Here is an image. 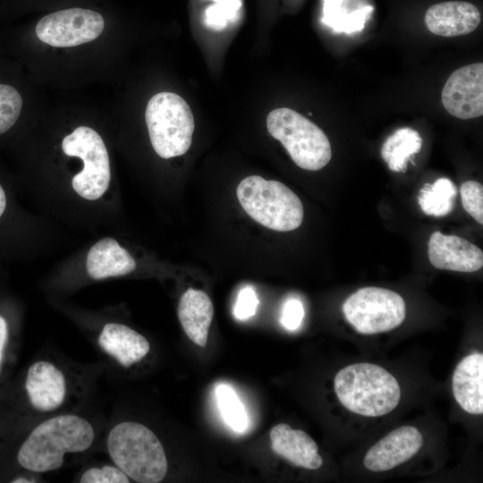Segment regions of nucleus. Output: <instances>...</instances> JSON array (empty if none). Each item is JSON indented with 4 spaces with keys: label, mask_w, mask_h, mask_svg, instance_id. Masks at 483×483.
<instances>
[{
    "label": "nucleus",
    "mask_w": 483,
    "mask_h": 483,
    "mask_svg": "<svg viewBox=\"0 0 483 483\" xmlns=\"http://www.w3.org/2000/svg\"><path fill=\"white\" fill-rule=\"evenodd\" d=\"M95 439L89 421L73 414L52 417L38 424L17 453L21 467L32 472H48L61 468L67 453L88 450Z\"/></svg>",
    "instance_id": "f257e3e1"
},
{
    "label": "nucleus",
    "mask_w": 483,
    "mask_h": 483,
    "mask_svg": "<svg viewBox=\"0 0 483 483\" xmlns=\"http://www.w3.org/2000/svg\"><path fill=\"white\" fill-rule=\"evenodd\" d=\"M107 452L130 479L140 483H158L167 473L164 447L148 427L134 421L114 425L106 439Z\"/></svg>",
    "instance_id": "f03ea898"
},
{
    "label": "nucleus",
    "mask_w": 483,
    "mask_h": 483,
    "mask_svg": "<svg viewBox=\"0 0 483 483\" xmlns=\"http://www.w3.org/2000/svg\"><path fill=\"white\" fill-rule=\"evenodd\" d=\"M335 392L349 411L366 417L391 412L399 403L400 386L384 368L356 363L341 369L335 377Z\"/></svg>",
    "instance_id": "7ed1b4c3"
},
{
    "label": "nucleus",
    "mask_w": 483,
    "mask_h": 483,
    "mask_svg": "<svg viewBox=\"0 0 483 483\" xmlns=\"http://www.w3.org/2000/svg\"><path fill=\"white\" fill-rule=\"evenodd\" d=\"M236 195L244 211L267 228L290 232L303 221L301 199L280 182L250 175L239 183Z\"/></svg>",
    "instance_id": "20e7f679"
},
{
    "label": "nucleus",
    "mask_w": 483,
    "mask_h": 483,
    "mask_svg": "<svg viewBox=\"0 0 483 483\" xmlns=\"http://www.w3.org/2000/svg\"><path fill=\"white\" fill-rule=\"evenodd\" d=\"M267 127L299 167L318 171L329 163L332 149L328 138L298 112L286 107L275 109L267 117Z\"/></svg>",
    "instance_id": "39448f33"
},
{
    "label": "nucleus",
    "mask_w": 483,
    "mask_h": 483,
    "mask_svg": "<svg viewBox=\"0 0 483 483\" xmlns=\"http://www.w3.org/2000/svg\"><path fill=\"white\" fill-rule=\"evenodd\" d=\"M145 120L151 145L162 158L185 154L191 147L194 118L187 102L172 92H160L148 101Z\"/></svg>",
    "instance_id": "423d86ee"
},
{
    "label": "nucleus",
    "mask_w": 483,
    "mask_h": 483,
    "mask_svg": "<svg viewBox=\"0 0 483 483\" xmlns=\"http://www.w3.org/2000/svg\"><path fill=\"white\" fill-rule=\"evenodd\" d=\"M62 149L69 157H80L84 165L72 180L75 192L88 200L102 197L108 189L111 170L109 155L101 136L90 127L79 126L64 138Z\"/></svg>",
    "instance_id": "0eeeda50"
},
{
    "label": "nucleus",
    "mask_w": 483,
    "mask_h": 483,
    "mask_svg": "<svg viewBox=\"0 0 483 483\" xmlns=\"http://www.w3.org/2000/svg\"><path fill=\"white\" fill-rule=\"evenodd\" d=\"M343 312L357 332L373 335L399 326L405 318L406 305L402 297L394 291L368 286L346 299Z\"/></svg>",
    "instance_id": "6e6552de"
},
{
    "label": "nucleus",
    "mask_w": 483,
    "mask_h": 483,
    "mask_svg": "<svg viewBox=\"0 0 483 483\" xmlns=\"http://www.w3.org/2000/svg\"><path fill=\"white\" fill-rule=\"evenodd\" d=\"M103 16L93 10L70 8L49 13L36 25L38 38L52 47H71L96 39L103 31Z\"/></svg>",
    "instance_id": "1a4fd4ad"
},
{
    "label": "nucleus",
    "mask_w": 483,
    "mask_h": 483,
    "mask_svg": "<svg viewBox=\"0 0 483 483\" xmlns=\"http://www.w3.org/2000/svg\"><path fill=\"white\" fill-rule=\"evenodd\" d=\"M445 109L459 119L483 114V64L475 63L455 70L447 79L441 94Z\"/></svg>",
    "instance_id": "9d476101"
},
{
    "label": "nucleus",
    "mask_w": 483,
    "mask_h": 483,
    "mask_svg": "<svg viewBox=\"0 0 483 483\" xmlns=\"http://www.w3.org/2000/svg\"><path fill=\"white\" fill-rule=\"evenodd\" d=\"M422 445L423 436L416 428H398L368 451L364 457V465L374 472L392 470L413 457Z\"/></svg>",
    "instance_id": "9b49d317"
},
{
    "label": "nucleus",
    "mask_w": 483,
    "mask_h": 483,
    "mask_svg": "<svg viewBox=\"0 0 483 483\" xmlns=\"http://www.w3.org/2000/svg\"><path fill=\"white\" fill-rule=\"evenodd\" d=\"M428 253L431 265L438 269L470 273L483 267L482 250L457 235L434 232Z\"/></svg>",
    "instance_id": "f8f14e48"
},
{
    "label": "nucleus",
    "mask_w": 483,
    "mask_h": 483,
    "mask_svg": "<svg viewBox=\"0 0 483 483\" xmlns=\"http://www.w3.org/2000/svg\"><path fill=\"white\" fill-rule=\"evenodd\" d=\"M25 389L30 404L39 411L48 412L63 404L66 396V381L55 364L38 360L27 371Z\"/></svg>",
    "instance_id": "ddd939ff"
},
{
    "label": "nucleus",
    "mask_w": 483,
    "mask_h": 483,
    "mask_svg": "<svg viewBox=\"0 0 483 483\" xmlns=\"http://www.w3.org/2000/svg\"><path fill=\"white\" fill-rule=\"evenodd\" d=\"M481 14L469 2L447 1L430 6L424 16L428 30L442 37H457L474 31L479 25Z\"/></svg>",
    "instance_id": "4468645a"
},
{
    "label": "nucleus",
    "mask_w": 483,
    "mask_h": 483,
    "mask_svg": "<svg viewBox=\"0 0 483 483\" xmlns=\"http://www.w3.org/2000/svg\"><path fill=\"white\" fill-rule=\"evenodd\" d=\"M270 440L272 450L295 466L317 470L323 464L316 442L303 430L280 423L271 429Z\"/></svg>",
    "instance_id": "2eb2a0df"
},
{
    "label": "nucleus",
    "mask_w": 483,
    "mask_h": 483,
    "mask_svg": "<svg viewBox=\"0 0 483 483\" xmlns=\"http://www.w3.org/2000/svg\"><path fill=\"white\" fill-rule=\"evenodd\" d=\"M452 387L458 404L468 413H483V354L471 353L456 366Z\"/></svg>",
    "instance_id": "dca6fc26"
},
{
    "label": "nucleus",
    "mask_w": 483,
    "mask_h": 483,
    "mask_svg": "<svg viewBox=\"0 0 483 483\" xmlns=\"http://www.w3.org/2000/svg\"><path fill=\"white\" fill-rule=\"evenodd\" d=\"M97 342L106 353L125 368L140 361L150 349L149 343L142 335L118 323L106 324Z\"/></svg>",
    "instance_id": "f3484780"
},
{
    "label": "nucleus",
    "mask_w": 483,
    "mask_h": 483,
    "mask_svg": "<svg viewBox=\"0 0 483 483\" xmlns=\"http://www.w3.org/2000/svg\"><path fill=\"white\" fill-rule=\"evenodd\" d=\"M214 316V308L208 295L189 288L178 304V318L187 336L197 345L205 347Z\"/></svg>",
    "instance_id": "a211bd4d"
},
{
    "label": "nucleus",
    "mask_w": 483,
    "mask_h": 483,
    "mask_svg": "<svg viewBox=\"0 0 483 483\" xmlns=\"http://www.w3.org/2000/svg\"><path fill=\"white\" fill-rule=\"evenodd\" d=\"M136 262L131 255L112 238H104L89 250L86 268L89 276L100 280L132 272Z\"/></svg>",
    "instance_id": "6ab92c4d"
},
{
    "label": "nucleus",
    "mask_w": 483,
    "mask_h": 483,
    "mask_svg": "<svg viewBox=\"0 0 483 483\" xmlns=\"http://www.w3.org/2000/svg\"><path fill=\"white\" fill-rule=\"evenodd\" d=\"M422 146L419 132L410 127L400 128L391 134L381 148V157L394 172H405L409 159Z\"/></svg>",
    "instance_id": "aec40b11"
},
{
    "label": "nucleus",
    "mask_w": 483,
    "mask_h": 483,
    "mask_svg": "<svg viewBox=\"0 0 483 483\" xmlns=\"http://www.w3.org/2000/svg\"><path fill=\"white\" fill-rule=\"evenodd\" d=\"M457 190L448 178H439L434 183H426L420 189L418 202L428 216H444L454 207Z\"/></svg>",
    "instance_id": "412c9836"
},
{
    "label": "nucleus",
    "mask_w": 483,
    "mask_h": 483,
    "mask_svg": "<svg viewBox=\"0 0 483 483\" xmlns=\"http://www.w3.org/2000/svg\"><path fill=\"white\" fill-rule=\"evenodd\" d=\"M216 397L226 424L235 431H244L248 427V417L234 390L229 386L219 385L216 388Z\"/></svg>",
    "instance_id": "4be33fe9"
},
{
    "label": "nucleus",
    "mask_w": 483,
    "mask_h": 483,
    "mask_svg": "<svg viewBox=\"0 0 483 483\" xmlns=\"http://www.w3.org/2000/svg\"><path fill=\"white\" fill-rule=\"evenodd\" d=\"M23 109V97L10 81L0 80V135L11 131L18 123Z\"/></svg>",
    "instance_id": "5701e85b"
},
{
    "label": "nucleus",
    "mask_w": 483,
    "mask_h": 483,
    "mask_svg": "<svg viewBox=\"0 0 483 483\" xmlns=\"http://www.w3.org/2000/svg\"><path fill=\"white\" fill-rule=\"evenodd\" d=\"M464 210L479 225L483 224V186L476 181L463 182L460 189Z\"/></svg>",
    "instance_id": "b1692460"
},
{
    "label": "nucleus",
    "mask_w": 483,
    "mask_h": 483,
    "mask_svg": "<svg viewBox=\"0 0 483 483\" xmlns=\"http://www.w3.org/2000/svg\"><path fill=\"white\" fill-rule=\"evenodd\" d=\"M79 481L82 483H128L130 478L116 465H103L86 470Z\"/></svg>",
    "instance_id": "393cba45"
},
{
    "label": "nucleus",
    "mask_w": 483,
    "mask_h": 483,
    "mask_svg": "<svg viewBox=\"0 0 483 483\" xmlns=\"http://www.w3.org/2000/svg\"><path fill=\"white\" fill-rule=\"evenodd\" d=\"M258 304L257 295L250 286H246L241 290L234 305L233 314L240 320H246L255 313Z\"/></svg>",
    "instance_id": "a878e982"
},
{
    "label": "nucleus",
    "mask_w": 483,
    "mask_h": 483,
    "mask_svg": "<svg viewBox=\"0 0 483 483\" xmlns=\"http://www.w3.org/2000/svg\"><path fill=\"white\" fill-rule=\"evenodd\" d=\"M304 317L302 303L297 299H289L285 301L282 317V325L290 331L296 330L301 324Z\"/></svg>",
    "instance_id": "bb28decb"
},
{
    "label": "nucleus",
    "mask_w": 483,
    "mask_h": 483,
    "mask_svg": "<svg viewBox=\"0 0 483 483\" xmlns=\"http://www.w3.org/2000/svg\"><path fill=\"white\" fill-rule=\"evenodd\" d=\"M8 340V326L6 320L0 316V368L3 360L4 350Z\"/></svg>",
    "instance_id": "cd10ccee"
},
{
    "label": "nucleus",
    "mask_w": 483,
    "mask_h": 483,
    "mask_svg": "<svg viewBox=\"0 0 483 483\" xmlns=\"http://www.w3.org/2000/svg\"><path fill=\"white\" fill-rule=\"evenodd\" d=\"M6 207V196L3 187L0 184V217L3 215Z\"/></svg>",
    "instance_id": "c85d7f7f"
},
{
    "label": "nucleus",
    "mask_w": 483,
    "mask_h": 483,
    "mask_svg": "<svg viewBox=\"0 0 483 483\" xmlns=\"http://www.w3.org/2000/svg\"><path fill=\"white\" fill-rule=\"evenodd\" d=\"M12 482H16V483H20V482H33V480H28V479L26 478H17L15 479L14 480H13Z\"/></svg>",
    "instance_id": "c756f323"
}]
</instances>
